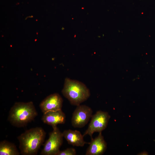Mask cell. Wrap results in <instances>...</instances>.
Instances as JSON below:
<instances>
[{
  "label": "cell",
  "instance_id": "cell-1",
  "mask_svg": "<svg viewBox=\"0 0 155 155\" xmlns=\"http://www.w3.org/2000/svg\"><path fill=\"white\" fill-rule=\"evenodd\" d=\"M46 132L40 127L26 130L17 137L19 148L22 155H35L44 142Z\"/></svg>",
  "mask_w": 155,
  "mask_h": 155
},
{
  "label": "cell",
  "instance_id": "cell-2",
  "mask_svg": "<svg viewBox=\"0 0 155 155\" xmlns=\"http://www.w3.org/2000/svg\"><path fill=\"white\" fill-rule=\"evenodd\" d=\"M37 115L32 102H16L10 110L7 119L13 126L21 127L33 121Z\"/></svg>",
  "mask_w": 155,
  "mask_h": 155
},
{
  "label": "cell",
  "instance_id": "cell-3",
  "mask_svg": "<svg viewBox=\"0 0 155 155\" xmlns=\"http://www.w3.org/2000/svg\"><path fill=\"white\" fill-rule=\"evenodd\" d=\"M61 93L71 104L76 106L86 101L90 95L89 89L84 84L69 78L65 80Z\"/></svg>",
  "mask_w": 155,
  "mask_h": 155
},
{
  "label": "cell",
  "instance_id": "cell-4",
  "mask_svg": "<svg viewBox=\"0 0 155 155\" xmlns=\"http://www.w3.org/2000/svg\"><path fill=\"white\" fill-rule=\"evenodd\" d=\"M53 128V131L49 133V138L43 145L40 155H57L60 151V148L63 142L62 133L57 127Z\"/></svg>",
  "mask_w": 155,
  "mask_h": 155
},
{
  "label": "cell",
  "instance_id": "cell-5",
  "mask_svg": "<svg viewBox=\"0 0 155 155\" xmlns=\"http://www.w3.org/2000/svg\"><path fill=\"white\" fill-rule=\"evenodd\" d=\"M110 118V116L107 112L101 110L97 111L92 115L88 127L83 136L88 135L91 140L92 139V135L94 132H102L106 128Z\"/></svg>",
  "mask_w": 155,
  "mask_h": 155
},
{
  "label": "cell",
  "instance_id": "cell-6",
  "mask_svg": "<svg viewBox=\"0 0 155 155\" xmlns=\"http://www.w3.org/2000/svg\"><path fill=\"white\" fill-rule=\"evenodd\" d=\"M77 106L72 114L71 125L75 128H81L88 123L93 115V111L86 105L80 104Z\"/></svg>",
  "mask_w": 155,
  "mask_h": 155
},
{
  "label": "cell",
  "instance_id": "cell-7",
  "mask_svg": "<svg viewBox=\"0 0 155 155\" xmlns=\"http://www.w3.org/2000/svg\"><path fill=\"white\" fill-rule=\"evenodd\" d=\"M63 100L57 93L51 94L45 98L40 103L39 106L43 114L50 111L61 110Z\"/></svg>",
  "mask_w": 155,
  "mask_h": 155
},
{
  "label": "cell",
  "instance_id": "cell-8",
  "mask_svg": "<svg viewBox=\"0 0 155 155\" xmlns=\"http://www.w3.org/2000/svg\"><path fill=\"white\" fill-rule=\"evenodd\" d=\"M98 135L91 139L89 142L86 155H101L105 152L107 148V144L104 140L102 132L99 133Z\"/></svg>",
  "mask_w": 155,
  "mask_h": 155
},
{
  "label": "cell",
  "instance_id": "cell-9",
  "mask_svg": "<svg viewBox=\"0 0 155 155\" xmlns=\"http://www.w3.org/2000/svg\"><path fill=\"white\" fill-rule=\"evenodd\" d=\"M66 118L65 114L61 109L50 111L43 114L41 120L44 123L51 126L53 128L58 124H64Z\"/></svg>",
  "mask_w": 155,
  "mask_h": 155
},
{
  "label": "cell",
  "instance_id": "cell-10",
  "mask_svg": "<svg viewBox=\"0 0 155 155\" xmlns=\"http://www.w3.org/2000/svg\"><path fill=\"white\" fill-rule=\"evenodd\" d=\"M62 134L68 143L73 146L83 147L85 144H89V142H86L84 140V137L78 130H65Z\"/></svg>",
  "mask_w": 155,
  "mask_h": 155
},
{
  "label": "cell",
  "instance_id": "cell-11",
  "mask_svg": "<svg viewBox=\"0 0 155 155\" xmlns=\"http://www.w3.org/2000/svg\"><path fill=\"white\" fill-rule=\"evenodd\" d=\"M20 154L14 144L6 140L0 142V155H19Z\"/></svg>",
  "mask_w": 155,
  "mask_h": 155
},
{
  "label": "cell",
  "instance_id": "cell-12",
  "mask_svg": "<svg viewBox=\"0 0 155 155\" xmlns=\"http://www.w3.org/2000/svg\"><path fill=\"white\" fill-rule=\"evenodd\" d=\"M75 149L73 148H68L63 151H60L57 155H75Z\"/></svg>",
  "mask_w": 155,
  "mask_h": 155
}]
</instances>
